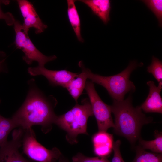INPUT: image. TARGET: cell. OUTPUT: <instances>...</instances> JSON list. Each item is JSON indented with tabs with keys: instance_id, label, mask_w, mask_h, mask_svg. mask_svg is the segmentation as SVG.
<instances>
[{
	"instance_id": "1",
	"label": "cell",
	"mask_w": 162,
	"mask_h": 162,
	"mask_svg": "<svg viewBox=\"0 0 162 162\" xmlns=\"http://www.w3.org/2000/svg\"><path fill=\"white\" fill-rule=\"evenodd\" d=\"M28 89L23 103L11 117L17 127L23 130L34 125H40L44 133L52 129L57 116L54 111L56 99L47 97L37 86L35 80L28 81Z\"/></svg>"
},
{
	"instance_id": "2",
	"label": "cell",
	"mask_w": 162,
	"mask_h": 162,
	"mask_svg": "<svg viewBox=\"0 0 162 162\" xmlns=\"http://www.w3.org/2000/svg\"><path fill=\"white\" fill-rule=\"evenodd\" d=\"M111 107L115 117L114 133L125 137L132 144L140 138L142 126L153 121L152 118L142 113L140 106H133L131 93L125 100H113Z\"/></svg>"
},
{
	"instance_id": "3",
	"label": "cell",
	"mask_w": 162,
	"mask_h": 162,
	"mask_svg": "<svg viewBox=\"0 0 162 162\" xmlns=\"http://www.w3.org/2000/svg\"><path fill=\"white\" fill-rule=\"evenodd\" d=\"M93 115L89 100L85 98L82 100L81 104L76 103L65 113L57 116L54 124L67 132L66 138L69 142L76 143L78 135L88 134L87 121L90 116Z\"/></svg>"
},
{
	"instance_id": "4",
	"label": "cell",
	"mask_w": 162,
	"mask_h": 162,
	"mask_svg": "<svg viewBox=\"0 0 162 162\" xmlns=\"http://www.w3.org/2000/svg\"><path fill=\"white\" fill-rule=\"evenodd\" d=\"M143 63H138L134 61L130 62L124 70L116 75L103 76L94 74L88 69V79L104 87L113 100L121 101L124 100L125 94L135 92L136 87L130 80L132 72L138 67L142 66Z\"/></svg>"
},
{
	"instance_id": "5",
	"label": "cell",
	"mask_w": 162,
	"mask_h": 162,
	"mask_svg": "<svg viewBox=\"0 0 162 162\" xmlns=\"http://www.w3.org/2000/svg\"><path fill=\"white\" fill-rule=\"evenodd\" d=\"M23 152L28 158L38 162H55L61 156L57 148L48 149L36 140L34 132L32 128L23 130L22 146Z\"/></svg>"
},
{
	"instance_id": "6",
	"label": "cell",
	"mask_w": 162,
	"mask_h": 162,
	"mask_svg": "<svg viewBox=\"0 0 162 162\" xmlns=\"http://www.w3.org/2000/svg\"><path fill=\"white\" fill-rule=\"evenodd\" d=\"M15 33L14 43L16 48L21 50L24 55L23 60L28 64L34 62H37L40 67H44L47 62L57 58L55 56H47L40 52L36 47L30 38L28 34L24 32L22 24L16 20L14 24Z\"/></svg>"
},
{
	"instance_id": "7",
	"label": "cell",
	"mask_w": 162,
	"mask_h": 162,
	"mask_svg": "<svg viewBox=\"0 0 162 162\" xmlns=\"http://www.w3.org/2000/svg\"><path fill=\"white\" fill-rule=\"evenodd\" d=\"M85 89L89 97L99 131L106 132L110 128H113L114 122L111 116V106L108 105L102 101L92 82L86 81Z\"/></svg>"
},
{
	"instance_id": "8",
	"label": "cell",
	"mask_w": 162,
	"mask_h": 162,
	"mask_svg": "<svg viewBox=\"0 0 162 162\" xmlns=\"http://www.w3.org/2000/svg\"><path fill=\"white\" fill-rule=\"evenodd\" d=\"M23 130L19 128L12 133V139L0 146V162H30L20 153Z\"/></svg>"
},
{
	"instance_id": "9",
	"label": "cell",
	"mask_w": 162,
	"mask_h": 162,
	"mask_svg": "<svg viewBox=\"0 0 162 162\" xmlns=\"http://www.w3.org/2000/svg\"><path fill=\"white\" fill-rule=\"evenodd\" d=\"M28 72L31 76L42 75L53 86H61L66 88L69 83L77 76L78 74L66 70H53L47 69L44 67L39 66L29 67Z\"/></svg>"
},
{
	"instance_id": "10",
	"label": "cell",
	"mask_w": 162,
	"mask_h": 162,
	"mask_svg": "<svg viewBox=\"0 0 162 162\" xmlns=\"http://www.w3.org/2000/svg\"><path fill=\"white\" fill-rule=\"evenodd\" d=\"M24 19L22 27L24 32L28 33L30 28L35 29L36 34L41 33L47 28L42 22L32 3L26 0H17Z\"/></svg>"
},
{
	"instance_id": "11",
	"label": "cell",
	"mask_w": 162,
	"mask_h": 162,
	"mask_svg": "<svg viewBox=\"0 0 162 162\" xmlns=\"http://www.w3.org/2000/svg\"><path fill=\"white\" fill-rule=\"evenodd\" d=\"M147 84L149 88V93L145 101L140 106L146 112L162 113V99L160 92L162 82L156 86L152 81H148Z\"/></svg>"
},
{
	"instance_id": "12",
	"label": "cell",
	"mask_w": 162,
	"mask_h": 162,
	"mask_svg": "<svg viewBox=\"0 0 162 162\" xmlns=\"http://www.w3.org/2000/svg\"><path fill=\"white\" fill-rule=\"evenodd\" d=\"M92 140L95 154L98 157L107 158L113 149V135L106 132L98 131L93 135Z\"/></svg>"
},
{
	"instance_id": "13",
	"label": "cell",
	"mask_w": 162,
	"mask_h": 162,
	"mask_svg": "<svg viewBox=\"0 0 162 162\" xmlns=\"http://www.w3.org/2000/svg\"><path fill=\"white\" fill-rule=\"evenodd\" d=\"M78 65L81 69L82 72L78 74L77 77L72 80L66 88L76 102L85 89L86 80L88 79V70L85 67L81 61L79 62Z\"/></svg>"
},
{
	"instance_id": "14",
	"label": "cell",
	"mask_w": 162,
	"mask_h": 162,
	"mask_svg": "<svg viewBox=\"0 0 162 162\" xmlns=\"http://www.w3.org/2000/svg\"><path fill=\"white\" fill-rule=\"evenodd\" d=\"M104 23L107 24L110 21L111 9V1L109 0H81Z\"/></svg>"
},
{
	"instance_id": "15",
	"label": "cell",
	"mask_w": 162,
	"mask_h": 162,
	"mask_svg": "<svg viewBox=\"0 0 162 162\" xmlns=\"http://www.w3.org/2000/svg\"><path fill=\"white\" fill-rule=\"evenodd\" d=\"M75 0H67V14L69 21L78 40L84 41L81 34V22L79 13L75 4Z\"/></svg>"
},
{
	"instance_id": "16",
	"label": "cell",
	"mask_w": 162,
	"mask_h": 162,
	"mask_svg": "<svg viewBox=\"0 0 162 162\" xmlns=\"http://www.w3.org/2000/svg\"><path fill=\"white\" fill-rule=\"evenodd\" d=\"M136 156L132 162H162V154L146 151L140 146L136 147Z\"/></svg>"
},
{
	"instance_id": "17",
	"label": "cell",
	"mask_w": 162,
	"mask_h": 162,
	"mask_svg": "<svg viewBox=\"0 0 162 162\" xmlns=\"http://www.w3.org/2000/svg\"><path fill=\"white\" fill-rule=\"evenodd\" d=\"M154 134L155 139L153 140L146 141L140 138L139 140L140 146L144 149H148L154 153L162 154V133L156 130Z\"/></svg>"
},
{
	"instance_id": "18",
	"label": "cell",
	"mask_w": 162,
	"mask_h": 162,
	"mask_svg": "<svg viewBox=\"0 0 162 162\" xmlns=\"http://www.w3.org/2000/svg\"><path fill=\"white\" fill-rule=\"evenodd\" d=\"M16 128L17 126L11 118H6L0 114V146L7 142L9 134Z\"/></svg>"
},
{
	"instance_id": "19",
	"label": "cell",
	"mask_w": 162,
	"mask_h": 162,
	"mask_svg": "<svg viewBox=\"0 0 162 162\" xmlns=\"http://www.w3.org/2000/svg\"><path fill=\"white\" fill-rule=\"evenodd\" d=\"M143 2L154 14L157 18L159 26H162V0H143Z\"/></svg>"
},
{
	"instance_id": "20",
	"label": "cell",
	"mask_w": 162,
	"mask_h": 162,
	"mask_svg": "<svg viewBox=\"0 0 162 162\" xmlns=\"http://www.w3.org/2000/svg\"><path fill=\"white\" fill-rule=\"evenodd\" d=\"M147 72L151 74L158 83L162 82V62L153 56L151 64L147 68Z\"/></svg>"
},
{
	"instance_id": "21",
	"label": "cell",
	"mask_w": 162,
	"mask_h": 162,
	"mask_svg": "<svg viewBox=\"0 0 162 162\" xmlns=\"http://www.w3.org/2000/svg\"><path fill=\"white\" fill-rule=\"evenodd\" d=\"M72 162H110L106 157H90L79 153L73 156Z\"/></svg>"
},
{
	"instance_id": "22",
	"label": "cell",
	"mask_w": 162,
	"mask_h": 162,
	"mask_svg": "<svg viewBox=\"0 0 162 162\" xmlns=\"http://www.w3.org/2000/svg\"><path fill=\"white\" fill-rule=\"evenodd\" d=\"M9 2L8 1L0 0V19L4 20L8 25L12 26L14 25L16 20L14 16L10 13L3 12L1 8L2 3L7 4Z\"/></svg>"
},
{
	"instance_id": "23",
	"label": "cell",
	"mask_w": 162,
	"mask_h": 162,
	"mask_svg": "<svg viewBox=\"0 0 162 162\" xmlns=\"http://www.w3.org/2000/svg\"><path fill=\"white\" fill-rule=\"evenodd\" d=\"M121 142L118 140L113 143V150L114 154L111 162H125L124 161L120 151V146Z\"/></svg>"
},
{
	"instance_id": "24",
	"label": "cell",
	"mask_w": 162,
	"mask_h": 162,
	"mask_svg": "<svg viewBox=\"0 0 162 162\" xmlns=\"http://www.w3.org/2000/svg\"><path fill=\"white\" fill-rule=\"evenodd\" d=\"M7 58V56L5 52L0 51V73H8L6 63Z\"/></svg>"
},
{
	"instance_id": "25",
	"label": "cell",
	"mask_w": 162,
	"mask_h": 162,
	"mask_svg": "<svg viewBox=\"0 0 162 162\" xmlns=\"http://www.w3.org/2000/svg\"><path fill=\"white\" fill-rule=\"evenodd\" d=\"M59 159V162H70L67 159L62 157L61 156Z\"/></svg>"
}]
</instances>
